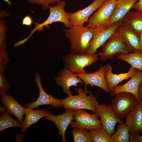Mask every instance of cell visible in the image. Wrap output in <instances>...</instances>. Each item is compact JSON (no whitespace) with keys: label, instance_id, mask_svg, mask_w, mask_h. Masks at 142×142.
I'll return each instance as SVG.
<instances>
[{"label":"cell","instance_id":"obj_11","mask_svg":"<svg viewBox=\"0 0 142 142\" xmlns=\"http://www.w3.org/2000/svg\"><path fill=\"white\" fill-rule=\"evenodd\" d=\"M97 111L103 128L109 136L114 133L116 124L123 121L116 115L110 105L99 104L97 108Z\"/></svg>","mask_w":142,"mask_h":142},{"label":"cell","instance_id":"obj_8","mask_svg":"<svg viewBox=\"0 0 142 142\" xmlns=\"http://www.w3.org/2000/svg\"><path fill=\"white\" fill-rule=\"evenodd\" d=\"M98 113L90 114L83 109L74 110L75 121H72L70 126L74 128L92 129L103 128L101 121L98 119Z\"/></svg>","mask_w":142,"mask_h":142},{"label":"cell","instance_id":"obj_37","mask_svg":"<svg viewBox=\"0 0 142 142\" xmlns=\"http://www.w3.org/2000/svg\"><path fill=\"white\" fill-rule=\"evenodd\" d=\"M141 40V47L140 52L142 53V34L140 35Z\"/></svg>","mask_w":142,"mask_h":142},{"label":"cell","instance_id":"obj_2","mask_svg":"<svg viewBox=\"0 0 142 142\" xmlns=\"http://www.w3.org/2000/svg\"><path fill=\"white\" fill-rule=\"evenodd\" d=\"M75 90L78 93L77 95H72L61 100L63 107L74 110L88 109L97 113V108L99 103L92 93L88 92L86 87L84 89L80 88Z\"/></svg>","mask_w":142,"mask_h":142},{"label":"cell","instance_id":"obj_10","mask_svg":"<svg viewBox=\"0 0 142 142\" xmlns=\"http://www.w3.org/2000/svg\"><path fill=\"white\" fill-rule=\"evenodd\" d=\"M106 66H99V69L95 72L90 73L86 72L77 73L79 78L84 82L85 87L88 85L91 87H97L103 89L108 93L110 92L106 83L105 75Z\"/></svg>","mask_w":142,"mask_h":142},{"label":"cell","instance_id":"obj_28","mask_svg":"<svg viewBox=\"0 0 142 142\" xmlns=\"http://www.w3.org/2000/svg\"><path fill=\"white\" fill-rule=\"evenodd\" d=\"M72 133L75 142H92L90 132L86 129L74 128Z\"/></svg>","mask_w":142,"mask_h":142},{"label":"cell","instance_id":"obj_29","mask_svg":"<svg viewBox=\"0 0 142 142\" xmlns=\"http://www.w3.org/2000/svg\"><path fill=\"white\" fill-rule=\"evenodd\" d=\"M9 60L6 49L0 47V73H4Z\"/></svg>","mask_w":142,"mask_h":142},{"label":"cell","instance_id":"obj_13","mask_svg":"<svg viewBox=\"0 0 142 142\" xmlns=\"http://www.w3.org/2000/svg\"><path fill=\"white\" fill-rule=\"evenodd\" d=\"M105 0H93L90 5L73 13H67L70 21L73 26H83L88 22L90 16Z\"/></svg>","mask_w":142,"mask_h":142},{"label":"cell","instance_id":"obj_26","mask_svg":"<svg viewBox=\"0 0 142 142\" xmlns=\"http://www.w3.org/2000/svg\"><path fill=\"white\" fill-rule=\"evenodd\" d=\"M3 108H0L2 115L0 117V131L11 127H21L22 123L19 121L12 118Z\"/></svg>","mask_w":142,"mask_h":142},{"label":"cell","instance_id":"obj_12","mask_svg":"<svg viewBox=\"0 0 142 142\" xmlns=\"http://www.w3.org/2000/svg\"><path fill=\"white\" fill-rule=\"evenodd\" d=\"M35 81L39 89V96L35 101L26 104L25 105L26 107L33 109L40 105H48L56 108L63 107L61 100L55 98L45 92L42 85L40 77L38 73L36 74Z\"/></svg>","mask_w":142,"mask_h":142},{"label":"cell","instance_id":"obj_22","mask_svg":"<svg viewBox=\"0 0 142 142\" xmlns=\"http://www.w3.org/2000/svg\"><path fill=\"white\" fill-rule=\"evenodd\" d=\"M32 109L25 108V118L22 124L21 130L23 133L26 132L30 125L36 123L43 117H47L51 114L45 109L33 110Z\"/></svg>","mask_w":142,"mask_h":142},{"label":"cell","instance_id":"obj_16","mask_svg":"<svg viewBox=\"0 0 142 142\" xmlns=\"http://www.w3.org/2000/svg\"><path fill=\"white\" fill-rule=\"evenodd\" d=\"M126 82L120 85H117L111 92V95L114 96L122 92H127L133 95L139 101L138 90L142 81V71L136 69L134 75Z\"/></svg>","mask_w":142,"mask_h":142},{"label":"cell","instance_id":"obj_24","mask_svg":"<svg viewBox=\"0 0 142 142\" xmlns=\"http://www.w3.org/2000/svg\"><path fill=\"white\" fill-rule=\"evenodd\" d=\"M117 59L125 61L131 67L142 71V53L140 52L128 53H119L116 55Z\"/></svg>","mask_w":142,"mask_h":142},{"label":"cell","instance_id":"obj_32","mask_svg":"<svg viewBox=\"0 0 142 142\" xmlns=\"http://www.w3.org/2000/svg\"><path fill=\"white\" fill-rule=\"evenodd\" d=\"M10 87V85L6 79L4 73H0V93H5Z\"/></svg>","mask_w":142,"mask_h":142},{"label":"cell","instance_id":"obj_1","mask_svg":"<svg viewBox=\"0 0 142 142\" xmlns=\"http://www.w3.org/2000/svg\"><path fill=\"white\" fill-rule=\"evenodd\" d=\"M95 28L86 26H73L64 30L70 43V52L87 54Z\"/></svg>","mask_w":142,"mask_h":142},{"label":"cell","instance_id":"obj_9","mask_svg":"<svg viewBox=\"0 0 142 142\" xmlns=\"http://www.w3.org/2000/svg\"><path fill=\"white\" fill-rule=\"evenodd\" d=\"M123 22H117L109 27L104 25L95 28L87 54L93 55L95 54L98 49L115 33Z\"/></svg>","mask_w":142,"mask_h":142},{"label":"cell","instance_id":"obj_31","mask_svg":"<svg viewBox=\"0 0 142 142\" xmlns=\"http://www.w3.org/2000/svg\"><path fill=\"white\" fill-rule=\"evenodd\" d=\"M7 27L5 22L3 20H1L0 22V47L6 49L7 44L6 41V32Z\"/></svg>","mask_w":142,"mask_h":142},{"label":"cell","instance_id":"obj_23","mask_svg":"<svg viewBox=\"0 0 142 142\" xmlns=\"http://www.w3.org/2000/svg\"><path fill=\"white\" fill-rule=\"evenodd\" d=\"M123 21L138 34H142V12L129 11Z\"/></svg>","mask_w":142,"mask_h":142},{"label":"cell","instance_id":"obj_27","mask_svg":"<svg viewBox=\"0 0 142 142\" xmlns=\"http://www.w3.org/2000/svg\"><path fill=\"white\" fill-rule=\"evenodd\" d=\"M90 134L93 142H110V136L103 128L92 129Z\"/></svg>","mask_w":142,"mask_h":142},{"label":"cell","instance_id":"obj_30","mask_svg":"<svg viewBox=\"0 0 142 142\" xmlns=\"http://www.w3.org/2000/svg\"><path fill=\"white\" fill-rule=\"evenodd\" d=\"M29 3L41 5L44 9L46 10L49 8L50 5H53L55 3H60L61 0H27Z\"/></svg>","mask_w":142,"mask_h":142},{"label":"cell","instance_id":"obj_7","mask_svg":"<svg viewBox=\"0 0 142 142\" xmlns=\"http://www.w3.org/2000/svg\"><path fill=\"white\" fill-rule=\"evenodd\" d=\"M118 0H105L89 18L86 26L95 28L105 25L113 14Z\"/></svg>","mask_w":142,"mask_h":142},{"label":"cell","instance_id":"obj_20","mask_svg":"<svg viewBox=\"0 0 142 142\" xmlns=\"http://www.w3.org/2000/svg\"><path fill=\"white\" fill-rule=\"evenodd\" d=\"M1 95L2 102L7 111L9 114L15 116L22 124L26 108L21 105L11 95L6 93Z\"/></svg>","mask_w":142,"mask_h":142},{"label":"cell","instance_id":"obj_34","mask_svg":"<svg viewBox=\"0 0 142 142\" xmlns=\"http://www.w3.org/2000/svg\"><path fill=\"white\" fill-rule=\"evenodd\" d=\"M32 23L33 20L32 18L29 16H27L23 19L22 24L27 26H30L32 25Z\"/></svg>","mask_w":142,"mask_h":142},{"label":"cell","instance_id":"obj_14","mask_svg":"<svg viewBox=\"0 0 142 142\" xmlns=\"http://www.w3.org/2000/svg\"><path fill=\"white\" fill-rule=\"evenodd\" d=\"M116 30L124 44L132 52H140L141 40L139 35L123 21Z\"/></svg>","mask_w":142,"mask_h":142},{"label":"cell","instance_id":"obj_3","mask_svg":"<svg viewBox=\"0 0 142 142\" xmlns=\"http://www.w3.org/2000/svg\"><path fill=\"white\" fill-rule=\"evenodd\" d=\"M65 2L62 1L55 6H50L49 15L46 20L43 23H34L35 27L31 32L30 34L27 37L21 40L22 44L26 42L34 32L37 31L43 30L44 27L49 28L50 25L55 22H60L63 23L65 26L69 28L72 26L70 21L68 13L65 10Z\"/></svg>","mask_w":142,"mask_h":142},{"label":"cell","instance_id":"obj_18","mask_svg":"<svg viewBox=\"0 0 142 142\" xmlns=\"http://www.w3.org/2000/svg\"><path fill=\"white\" fill-rule=\"evenodd\" d=\"M74 110L72 109H66L65 112L58 115L52 114L45 117V119L51 121L55 124L59 130V134L61 136L62 142L67 141L65 138L66 130L74 118Z\"/></svg>","mask_w":142,"mask_h":142},{"label":"cell","instance_id":"obj_19","mask_svg":"<svg viewBox=\"0 0 142 142\" xmlns=\"http://www.w3.org/2000/svg\"><path fill=\"white\" fill-rule=\"evenodd\" d=\"M138 0H118L112 16L105 26L109 27L117 22L123 21L126 15Z\"/></svg>","mask_w":142,"mask_h":142},{"label":"cell","instance_id":"obj_6","mask_svg":"<svg viewBox=\"0 0 142 142\" xmlns=\"http://www.w3.org/2000/svg\"><path fill=\"white\" fill-rule=\"evenodd\" d=\"M123 41L118 32L116 30L102 46V51L99 56L101 61L114 59L119 53H131Z\"/></svg>","mask_w":142,"mask_h":142},{"label":"cell","instance_id":"obj_15","mask_svg":"<svg viewBox=\"0 0 142 142\" xmlns=\"http://www.w3.org/2000/svg\"><path fill=\"white\" fill-rule=\"evenodd\" d=\"M55 80L57 84L62 88L64 93L68 96L72 95L69 89L70 87H76L78 83L83 82L77 73L65 67L59 72Z\"/></svg>","mask_w":142,"mask_h":142},{"label":"cell","instance_id":"obj_5","mask_svg":"<svg viewBox=\"0 0 142 142\" xmlns=\"http://www.w3.org/2000/svg\"><path fill=\"white\" fill-rule=\"evenodd\" d=\"M115 95L110 105L116 115L121 119L125 118L140 101L128 93H120Z\"/></svg>","mask_w":142,"mask_h":142},{"label":"cell","instance_id":"obj_36","mask_svg":"<svg viewBox=\"0 0 142 142\" xmlns=\"http://www.w3.org/2000/svg\"><path fill=\"white\" fill-rule=\"evenodd\" d=\"M138 94L139 98L140 99L142 98V81L139 87Z\"/></svg>","mask_w":142,"mask_h":142},{"label":"cell","instance_id":"obj_4","mask_svg":"<svg viewBox=\"0 0 142 142\" xmlns=\"http://www.w3.org/2000/svg\"><path fill=\"white\" fill-rule=\"evenodd\" d=\"M101 54L100 52L90 55L70 52L63 56L62 59L65 68L74 73H85V68L97 62Z\"/></svg>","mask_w":142,"mask_h":142},{"label":"cell","instance_id":"obj_33","mask_svg":"<svg viewBox=\"0 0 142 142\" xmlns=\"http://www.w3.org/2000/svg\"><path fill=\"white\" fill-rule=\"evenodd\" d=\"M130 142H142V136L138 133H130Z\"/></svg>","mask_w":142,"mask_h":142},{"label":"cell","instance_id":"obj_25","mask_svg":"<svg viewBox=\"0 0 142 142\" xmlns=\"http://www.w3.org/2000/svg\"><path fill=\"white\" fill-rule=\"evenodd\" d=\"M117 130L110 136V142H130V133L124 121L119 123Z\"/></svg>","mask_w":142,"mask_h":142},{"label":"cell","instance_id":"obj_35","mask_svg":"<svg viewBox=\"0 0 142 142\" xmlns=\"http://www.w3.org/2000/svg\"><path fill=\"white\" fill-rule=\"evenodd\" d=\"M132 8L136 11L142 12V0H139L134 5Z\"/></svg>","mask_w":142,"mask_h":142},{"label":"cell","instance_id":"obj_21","mask_svg":"<svg viewBox=\"0 0 142 142\" xmlns=\"http://www.w3.org/2000/svg\"><path fill=\"white\" fill-rule=\"evenodd\" d=\"M112 67L109 64L106 65L105 78L109 89L111 92L119 83L130 78L134 74L136 69L131 67L125 73L114 74L112 72Z\"/></svg>","mask_w":142,"mask_h":142},{"label":"cell","instance_id":"obj_17","mask_svg":"<svg viewBox=\"0 0 142 142\" xmlns=\"http://www.w3.org/2000/svg\"><path fill=\"white\" fill-rule=\"evenodd\" d=\"M125 118L129 133H142V98Z\"/></svg>","mask_w":142,"mask_h":142}]
</instances>
